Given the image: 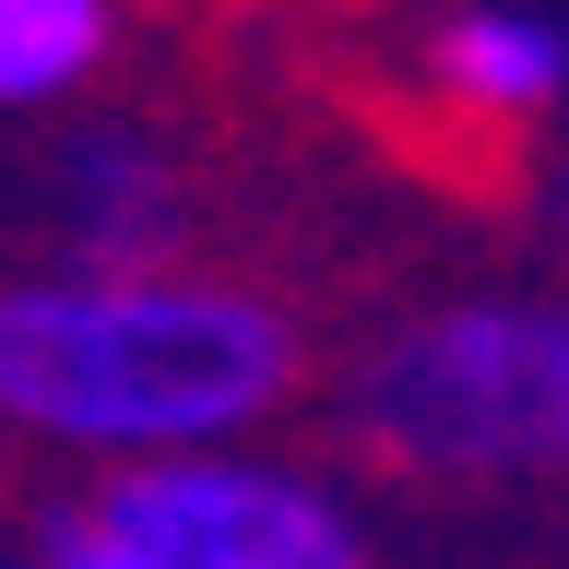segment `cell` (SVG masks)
<instances>
[{"label":"cell","instance_id":"cell-8","mask_svg":"<svg viewBox=\"0 0 569 569\" xmlns=\"http://www.w3.org/2000/svg\"><path fill=\"white\" fill-rule=\"evenodd\" d=\"M558 238H569V190H558Z\"/></svg>","mask_w":569,"mask_h":569},{"label":"cell","instance_id":"cell-5","mask_svg":"<svg viewBox=\"0 0 569 569\" xmlns=\"http://www.w3.org/2000/svg\"><path fill=\"white\" fill-rule=\"evenodd\" d=\"M427 107L462 119V131H533L546 107L569 96V36L522 0H462L427 24Z\"/></svg>","mask_w":569,"mask_h":569},{"label":"cell","instance_id":"cell-1","mask_svg":"<svg viewBox=\"0 0 569 569\" xmlns=\"http://www.w3.org/2000/svg\"><path fill=\"white\" fill-rule=\"evenodd\" d=\"M309 391V332L273 284L213 261L0 273V427L71 462L238 451Z\"/></svg>","mask_w":569,"mask_h":569},{"label":"cell","instance_id":"cell-4","mask_svg":"<svg viewBox=\"0 0 569 569\" xmlns=\"http://www.w3.org/2000/svg\"><path fill=\"white\" fill-rule=\"evenodd\" d=\"M60 238L71 261H190V167L142 119H107V131L60 142Z\"/></svg>","mask_w":569,"mask_h":569},{"label":"cell","instance_id":"cell-6","mask_svg":"<svg viewBox=\"0 0 569 569\" xmlns=\"http://www.w3.org/2000/svg\"><path fill=\"white\" fill-rule=\"evenodd\" d=\"M119 60V0H0V107H60Z\"/></svg>","mask_w":569,"mask_h":569},{"label":"cell","instance_id":"cell-2","mask_svg":"<svg viewBox=\"0 0 569 569\" xmlns=\"http://www.w3.org/2000/svg\"><path fill=\"white\" fill-rule=\"evenodd\" d=\"M345 439L416 487L569 475V297H451L345 368Z\"/></svg>","mask_w":569,"mask_h":569},{"label":"cell","instance_id":"cell-3","mask_svg":"<svg viewBox=\"0 0 569 569\" xmlns=\"http://www.w3.org/2000/svg\"><path fill=\"white\" fill-rule=\"evenodd\" d=\"M107 510L154 546L167 569H380L368 558V522L356 498L309 462L273 451H167V462H119L107 475Z\"/></svg>","mask_w":569,"mask_h":569},{"label":"cell","instance_id":"cell-7","mask_svg":"<svg viewBox=\"0 0 569 569\" xmlns=\"http://www.w3.org/2000/svg\"><path fill=\"white\" fill-rule=\"evenodd\" d=\"M36 569H167L154 546H142L107 498H71V510H48L36 522Z\"/></svg>","mask_w":569,"mask_h":569}]
</instances>
